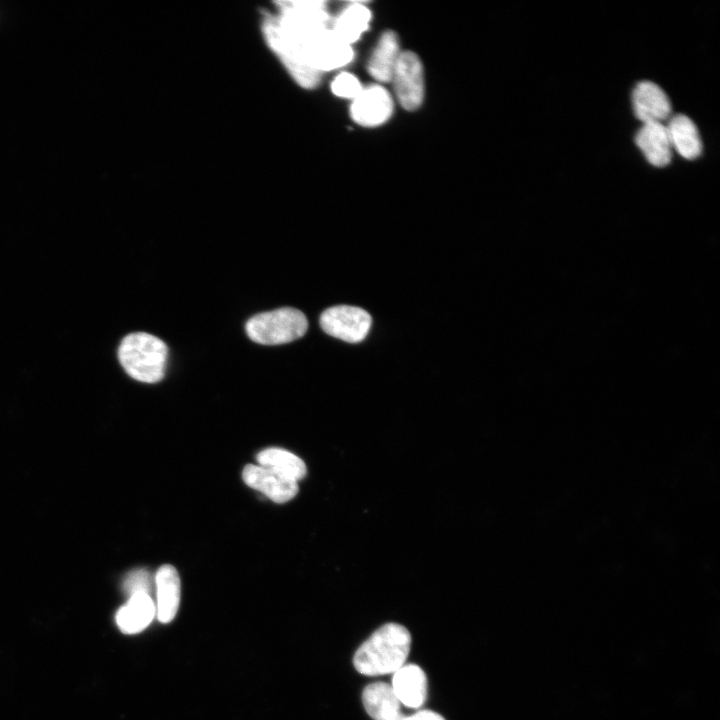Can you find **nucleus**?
Wrapping results in <instances>:
<instances>
[{
    "label": "nucleus",
    "instance_id": "obj_1",
    "mask_svg": "<svg viewBox=\"0 0 720 720\" xmlns=\"http://www.w3.org/2000/svg\"><path fill=\"white\" fill-rule=\"evenodd\" d=\"M411 635L402 625L387 623L377 629L355 652L356 670L367 676L394 673L405 665Z\"/></svg>",
    "mask_w": 720,
    "mask_h": 720
},
{
    "label": "nucleus",
    "instance_id": "obj_2",
    "mask_svg": "<svg viewBox=\"0 0 720 720\" xmlns=\"http://www.w3.org/2000/svg\"><path fill=\"white\" fill-rule=\"evenodd\" d=\"M167 358V345L145 332L126 335L118 348V359L125 372L144 383H156L163 379Z\"/></svg>",
    "mask_w": 720,
    "mask_h": 720
},
{
    "label": "nucleus",
    "instance_id": "obj_3",
    "mask_svg": "<svg viewBox=\"0 0 720 720\" xmlns=\"http://www.w3.org/2000/svg\"><path fill=\"white\" fill-rule=\"evenodd\" d=\"M306 316L292 307L278 308L251 317L245 325L247 336L264 345H278L301 338L307 331Z\"/></svg>",
    "mask_w": 720,
    "mask_h": 720
},
{
    "label": "nucleus",
    "instance_id": "obj_4",
    "mask_svg": "<svg viewBox=\"0 0 720 720\" xmlns=\"http://www.w3.org/2000/svg\"><path fill=\"white\" fill-rule=\"evenodd\" d=\"M319 322L328 335L349 343H358L367 336L372 318L362 308L338 305L326 309Z\"/></svg>",
    "mask_w": 720,
    "mask_h": 720
},
{
    "label": "nucleus",
    "instance_id": "obj_5",
    "mask_svg": "<svg viewBox=\"0 0 720 720\" xmlns=\"http://www.w3.org/2000/svg\"><path fill=\"white\" fill-rule=\"evenodd\" d=\"M401 106L406 110L417 109L423 100L424 78L419 57L410 51L401 52L392 80Z\"/></svg>",
    "mask_w": 720,
    "mask_h": 720
},
{
    "label": "nucleus",
    "instance_id": "obj_6",
    "mask_svg": "<svg viewBox=\"0 0 720 720\" xmlns=\"http://www.w3.org/2000/svg\"><path fill=\"white\" fill-rule=\"evenodd\" d=\"M393 112L390 94L380 85H370L353 99L350 113L353 120L362 126H378L387 121Z\"/></svg>",
    "mask_w": 720,
    "mask_h": 720
},
{
    "label": "nucleus",
    "instance_id": "obj_7",
    "mask_svg": "<svg viewBox=\"0 0 720 720\" xmlns=\"http://www.w3.org/2000/svg\"><path fill=\"white\" fill-rule=\"evenodd\" d=\"M244 482L276 503H285L296 496L298 484L273 470L248 464L242 472Z\"/></svg>",
    "mask_w": 720,
    "mask_h": 720
},
{
    "label": "nucleus",
    "instance_id": "obj_8",
    "mask_svg": "<svg viewBox=\"0 0 720 720\" xmlns=\"http://www.w3.org/2000/svg\"><path fill=\"white\" fill-rule=\"evenodd\" d=\"M634 114L644 123H663L671 114V103L666 93L651 81L639 82L632 93Z\"/></svg>",
    "mask_w": 720,
    "mask_h": 720
},
{
    "label": "nucleus",
    "instance_id": "obj_9",
    "mask_svg": "<svg viewBox=\"0 0 720 720\" xmlns=\"http://www.w3.org/2000/svg\"><path fill=\"white\" fill-rule=\"evenodd\" d=\"M392 688L401 704L421 707L427 697L425 672L415 664H405L393 673Z\"/></svg>",
    "mask_w": 720,
    "mask_h": 720
},
{
    "label": "nucleus",
    "instance_id": "obj_10",
    "mask_svg": "<svg viewBox=\"0 0 720 720\" xmlns=\"http://www.w3.org/2000/svg\"><path fill=\"white\" fill-rule=\"evenodd\" d=\"M635 143L653 166L664 167L672 157V146L663 123H644L635 136Z\"/></svg>",
    "mask_w": 720,
    "mask_h": 720
},
{
    "label": "nucleus",
    "instance_id": "obj_11",
    "mask_svg": "<svg viewBox=\"0 0 720 720\" xmlns=\"http://www.w3.org/2000/svg\"><path fill=\"white\" fill-rule=\"evenodd\" d=\"M157 617L160 622L173 620L180 603V578L172 565L161 566L155 575Z\"/></svg>",
    "mask_w": 720,
    "mask_h": 720
},
{
    "label": "nucleus",
    "instance_id": "obj_12",
    "mask_svg": "<svg viewBox=\"0 0 720 720\" xmlns=\"http://www.w3.org/2000/svg\"><path fill=\"white\" fill-rule=\"evenodd\" d=\"M672 149L687 160L696 159L702 153V142L694 122L686 115L671 117L666 125Z\"/></svg>",
    "mask_w": 720,
    "mask_h": 720
},
{
    "label": "nucleus",
    "instance_id": "obj_13",
    "mask_svg": "<svg viewBox=\"0 0 720 720\" xmlns=\"http://www.w3.org/2000/svg\"><path fill=\"white\" fill-rule=\"evenodd\" d=\"M155 612L150 595L139 593L129 597L128 602L117 611L115 619L122 632L138 633L151 623Z\"/></svg>",
    "mask_w": 720,
    "mask_h": 720
},
{
    "label": "nucleus",
    "instance_id": "obj_14",
    "mask_svg": "<svg viewBox=\"0 0 720 720\" xmlns=\"http://www.w3.org/2000/svg\"><path fill=\"white\" fill-rule=\"evenodd\" d=\"M362 702L368 715L374 720H391L400 713L401 703L391 685L376 682L366 686Z\"/></svg>",
    "mask_w": 720,
    "mask_h": 720
},
{
    "label": "nucleus",
    "instance_id": "obj_15",
    "mask_svg": "<svg viewBox=\"0 0 720 720\" xmlns=\"http://www.w3.org/2000/svg\"><path fill=\"white\" fill-rule=\"evenodd\" d=\"M400 53L397 35L393 31L384 32L368 62L370 75L380 82L391 81Z\"/></svg>",
    "mask_w": 720,
    "mask_h": 720
},
{
    "label": "nucleus",
    "instance_id": "obj_16",
    "mask_svg": "<svg viewBox=\"0 0 720 720\" xmlns=\"http://www.w3.org/2000/svg\"><path fill=\"white\" fill-rule=\"evenodd\" d=\"M370 19L371 12L368 7L355 2L341 11L331 28L341 41L351 46L367 30Z\"/></svg>",
    "mask_w": 720,
    "mask_h": 720
},
{
    "label": "nucleus",
    "instance_id": "obj_17",
    "mask_svg": "<svg viewBox=\"0 0 720 720\" xmlns=\"http://www.w3.org/2000/svg\"><path fill=\"white\" fill-rule=\"evenodd\" d=\"M256 459L260 466L296 482L307 473L306 464L301 458L281 448L264 449L257 454Z\"/></svg>",
    "mask_w": 720,
    "mask_h": 720
},
{
    "label": "nucleus",
    "instance_id": "obj_18",
    "mask_svg": "<svg viewBox=\"0 0 720 720\" xmlns=\"http://www.w3.org/2000/svg\"><path fill=\"white\" fill-rule=\"evenodd\" d=\"M122 588L129 597L139 593L150 595L149 593L152 590V576L145 569L133 570L124 578Z\"/></svg>",
    "mask_w": 720,
    "mask_h": 720
},
{
    "label": "nucleus",
    "instance_id": "obj_19",
    "mask_svg": "<svg viewBox=\"0 0 720 720\" xmlns=\"http://www.w3.org/2000/svg\"><path fill=\"white\" fill-rule=\"evenodd\" d=\"M331 89L336 96L354 99L363 87L354 75L343 72L335 77Z\"/></svg>",
    "mask_w": 720,
    "mask_h": 720
},
{
    "label": "nucleus",
    "instance_id": "obj_20",
    "mask_svg": "<svg viewBox=\"0 0 720 720\" xmlns=\"http://www.w3.org/2000/svg\"><path fill=\"white\" fill-rule=\"evenodd\" d=\"M391 720H445L440 714L430 711V710H421L416 712L415 714L411 716H405L403 714H399L395 718Z\"/></svg>",
    "mask_w": 720,
    "mask_h": 720
}]
</instances>
